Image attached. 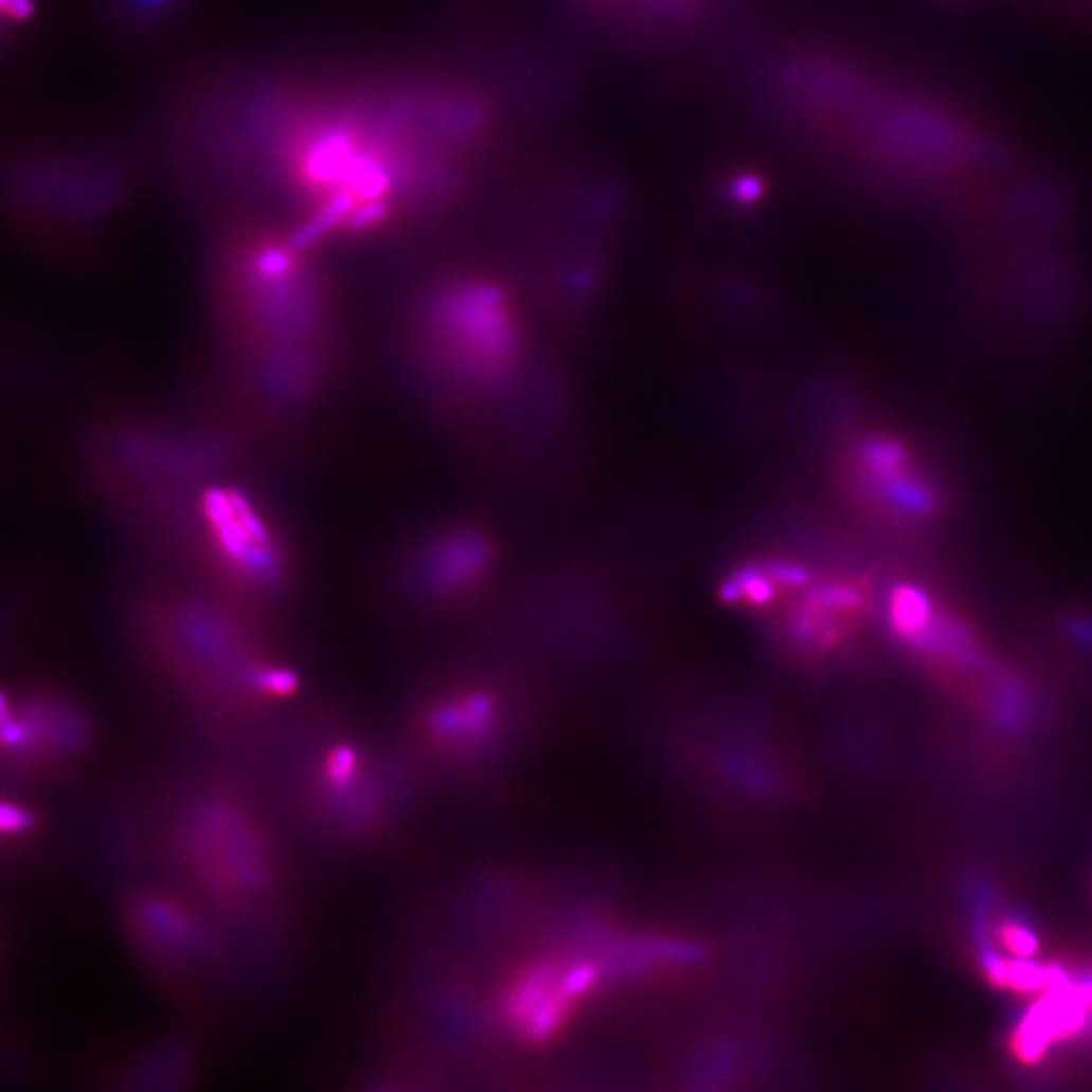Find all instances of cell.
I'll list each match as a JSON object with an SVG mask.
<instances>
[{"label":"cell","instance_id":"cell-6","mask_svg":"<svg viewBox=\"0 0 1092 1092\" xmlns=\"http://www.w3.org/2000/svg\"><path fill=\"white\" fill-rule=\"evenodd\" d=\"M987 975L1003 987H1012L1022 993L1042 991L1050 985L1064 983L1067 975L1060 969H1046L1036 965L1030 957L1002 959L989 955L985 959Z\"/></svg>","mask_w":1092,"mask_h":1092},{"label":"cell","instance_id":"cell-1","mask_svg":"<svg viewBox=\"0 0 1092 1092\" xmlns=\"http://www.w3.org/2000/svg\"><path fill=\"white\" fill-rule=\"evenodd\" d=\"M173 847L195 891L217 911H257L280 884V860L268 824L235 793L213 791L189 803L175 827Z\"/></svg>","mask_w":1092,"mask_h":1092},{"label":"cell","instance_id":"cell-3","mask_svg":"<svg viewBox=\"0 0 1092 1092\" xmlns=\"http://www.w3.org/2000/svg\"><path fill=\"white\" fill-rule=\"evenodd\" d=\"M90 722L61 698L29 696L2 711V757L19 775L61 773L88 751Z\"/></svg>","mask_w":1092,"mask_h":1092},{"label":"cell","instance_id":"cell-2","mask_svg":"<svg viewBox=\"0 0 1092 1092\" xmlns=\"http://www.w3.org/2000/svg\"><path fill=\"white\" fill-rule=\"evenodd\" d=\"M124 931L142 959L162 975H184L211 957V923L201 909L177 892L142 889L126 896Z\"/></svg>","mask_w":1092,"mask_h":1092},{"label":"cell","instance_id":"cell-7","mask_svg":"<svg viewBox=\"0 0 1092 1092\" xmlns=\"http://www.w3.org/2000/svg\"><path fill=\"white\" fill-rule=\"evenodd\" d=\"M998 938L1012 957H1032L1038 951V938L1020 923H1003Z\"/></svg>","mask_w":1092,"mask_h":1092},{"label":"cell","instance_id":"cell-8","mask_svg":"<svg viewBox=\"0 0 1092 1092\" xmlns=\"http://www.w3.org/2000/svg\"><path fill=\"white\" fill-rule=\"evenodd\" d=\"M0 825H2L4 838H8V836H23V834H29V831L35 829V816L26 807H23L21 803L4 800Z\"/></svg>","mask_w":1092,"mask_h":1092},{"label":"cell","instance_id":"cell-4","mask_svg":"<svg viewBox=\"0 0 1092 1092\" xmlns=\"http://www.w3.org/2000/svg\"><path fill=\"white\" fill-rule=\"evenodd\" d=\"M304 802L320 824L342 836H371L379 795L364 749L353 740H336L320 751L306 773Z\"/></svg>","mask_w":1092,"mask_h":1092},{"label":"cell","instance_id":"cell-5","mask_svg":"<svg viewBox=\"0 0 1092 1092\" xmlns=\"http://www.w3.org/2000/svg\"><path fill=\"white\" fill-rule=\"evenodd\" d=\"M1092 1009V985H1070L1069 980L1046 987L1040 1002L1027 1012L1014 1036L1016 1056L1034 1062L1042 1056L1050 1042L1069 1038L1087 1022Z\"/></svg>","mask_w":1092,"mask_h":1092}]
</instances>
